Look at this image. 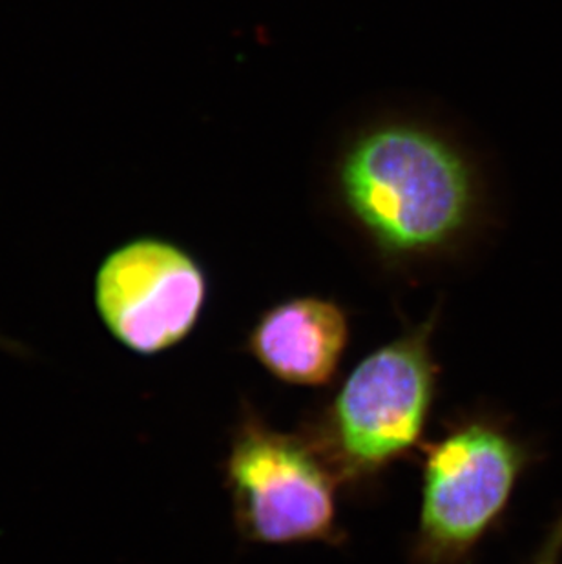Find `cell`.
Listing matches in <instances>:
<instances>
[{
    "label": "cell",
    "instance_id": "cell-1",
    "mask_svg": "<svg viewBox=\"0 0 562 564\" xmlns=\"http://www.w3.org/2000/svg\"><path fill=\"white\" fill-rule=\"evenodd\" d=\"M342 182L353 214L391 254L446 246L472 210L461 158L417 128H382L361 139L345 160Z\"/></svg>",
    "mask_w": 562,
    "mask_h": 564
},
{
    "label": "cell",
    "instance_id": "cell-2",
    "mask_svg": "<svg viewBox=\"0 0 562 564\" xmlns=\"http://www.w3.org/2000/svg\"><path fill=\"white\" fill-rule=\"evenodd\" d=\"M431 324L364 358L327 416L331 463L345 477L377 474L420 441L435 397Z\"/></svg>",
    "mask_w": 562,
    "mask_h": 564
},
{
    "label": "cell",
    "instance_id": "cell-3",
    "mask_svg": "<svg viewBox=\"0 0 562 564\" xmlns=\"http://www.w3.org/2000/svg\"><path fill=\"white\" fill-rule=\"evenodd\" d=\"M336 475L302 438L245 422L227 463L239 530L256 543L329 541L336 530Z\"/></svg>",
    "mask_w": 562,
    "mask_h": 564
},
{
    "label": "cell",
    "instance_id": "cell-4",
    "mask_svg": "<svg viewBox=\"0 0 562 564\" xmlns=\"http://www.w3.org/2000/svg\"><path fill=\"white\" fill-rule=\"evenodd\" d=\"M525 449L488 422H472L431 447L424 466L417 555L456 564L505 511Z\"/></svg>",
    "mask_w": 562,
    "mask_h": 564
},
{
    "label": "cell",
    "instance_id": "cell-5",
    "mask_svg": "<svg viewBox=\"0 0 562 564\" xmlns=\"http://www.w3.org/2000/svg\"><path fill=\"white\" fill-rule=\"evenodd\" d=\"M207 280L191 254L169 241L144 238L108 256L97 274L102 322L122 346L158 355L196 327Z\"/></svg>",
    "mask_w": 562,
    "mask_h": 564
},
{
    "label": "cell",
    "instance_id": "cell-6",
    "mask_svg": "<svg viewBox=\"0 0 562 564\" xmlns=\"http://www.w3.org/2000/svg\"><path fill=\"white\" fill-rule=\"evenodd\" d=\"M349 324L335 302L305 296L261 314L249 336L256 360L281 382L324 386L338 371Z\"/></svg>",
    "mask_w": 562,
    "mask_h": 564
},
{
    "label": "cell",
    "instance_id": "cell-7",
    "mask_svg": "<svg viewBox=\"0 0 562 564\" xmlns=\"http://www.w3.org/2000/svg\"><path fill=\"white\" fill-rule=\"evenodd\" d=\"M562 552V527L553 533L552 541L548 543L547 550L542 552L541 557L533 564H558L559 555Z\"/></svg>",
    "mask_w": 562,
    "mask_h": 564
}]
</instances>
